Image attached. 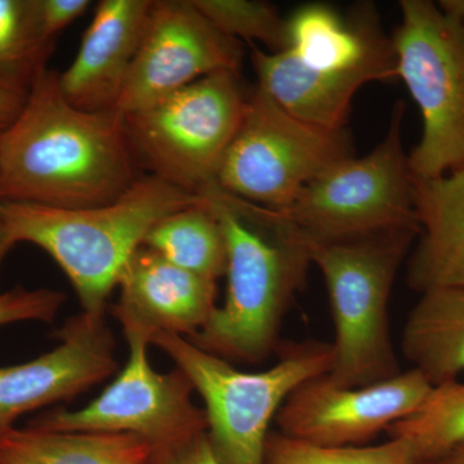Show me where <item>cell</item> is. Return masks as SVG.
I'll list each match as a JSON object with an SVG mask.
<instances>
[{"label": "cell", "mask_w": 464, "mask_h": 464, "mask_svg": "<svg viewBox=\"0 0 464 464\" xmlns=\"http://www.w3.org/2000/svg\"><path fill=\"white\" fill-rule=\"evenodd\" d=\"M14 246H16V243L12 239L5 218L0 215V268H2L3 262Z\"/></svg>", "instance_id": "cell-30"}, {"label": "cell", "mask_w": 464, "mask_h": 464, "mask_svg": "<svg viewBox=\"0 0 464 464\" xmlns=\"http://www.w3.org/2000/svg\"><path fill=\"white\" fill-rule=\"evenodd\" d=\"M198 195L224 231L228 288L225 304L188 340L231 364H259L276 347L284 316L306 284L310 246L279 212L232 197L217 183Z\"/></svg>", "instance_id": "cell-2"}, {"label": "cell", "mask_w": 464, "mask_h": 464, "mask_svg": "<svg viewBox=\"0 0 464 464\" xmlns=\"http://www.w3.org/2000/svg\"><path fill=\"white\" fill-rule=\"evenodd\" d=\"M431 382L417 369L362 387H340L328 374L293 391L276 415L283 435L326 445H365L411 417L429 398Z\"/></svg>", "instance_id": "cell-12"}, {"label": "cell", "mask_w": 464, "mask_h": 464, "mask_svg": "<svg viewBox=\"0 0 464 464\" xmlns=\"http://www.w3.org/2000/svg\"><path fill=\"white\" fill-rule=\"evenodd\" d=\"M90 0H36L43 33L52 41L90 8Z\"/></svg>", "instance_id": "cell-27"}, {"label": "cell", "mask_w": 464, "mask_h": 464, "mask_svg": "<svg viewBox=\"0 0 464 464\" xmlns=\"http://www.w3.org/2000/svg\"><path fill=\"white\" fill-rule=\"evenodd\" d=\"M289 51L302 65L328 74H362L372 81L396 76L392 41L362 5L350 20L331 5H307L286 18Z\"/></svg>", "instance_id": "cell-16"}, {"label": "cell", "mask_w": 464, "mask_h": 464, "mask_svg": "<svg viewBox=\"0 0 464 464\" xmlns=\"http://www.w3.org/2000/svg\"><path fill=\"white\" fill-rule=\"evenodd\" d=\"M237 78L215 72L124 115L137 163L191 194L216 183L248 100Z\"/></svg>", "instance_id": "cell-7"}, {"label": "cell", "mask_w": 464, "mask_h": 464, "mask_svg": "<svg viewBox=\"0 0 464 464\" xmlns=\"http://www.w3.org/2000/svg\"><path fill=\"white\" fill-rule=\"evenodd\" d=\"M420 235L408 261L415 292L464 286V166L432 179L414 177Z\"/></svg>", "instance_id": "cell-17"}, {"label": "cell", "mask_w": 464, "mask_h": 464, "mask_svg": "<svg viewBox=\"0 0 464 464\" xmlns=\"http://www.w3.org/2000/svg\"><path fill=\"white\" fill-rule=\"evenodd\" d=\"M124 335L127 364L99 398L78 411H45L29 424L52 431L130 433L152 450L207 433L206 411L192 402L190 380L179 368L166 374L155 372L149 362V342L139 334Z\"/></svg>", "instance_id": "cell-10"}, {"label": "cell", "mask_w": 464, "mask_h": 464, "mask_svg": "<svg viewBox=\"0 0 464 464\" xmlns=\"http://www.w3.org/2000/svg\"><path fill=\"white\" fill-rule=\"evenodd\" d=\"M54 44L43 33L36 0H0V82L29 91L48 70Z\"/></svg>", "instance_id": "cell-23"}, {"label": "cell", "mask_w": 464, "mask_h": 464, "mask_svg": "<svg viewBox=\"0 0 464 464\" xmlns=\"http://www.w3.org/2000/svg\"><path fill=\"white\" fill-rule=\"evenodd\" d=\"M65 301L66 295L60 290L16 286L0 293V326L20 322L52 323Z\"/></svg>", "instance_id": "cell-26"}, {"label": "cell", "mask_w": 464, "mask_h": 464, "mask_svg": "<svg viewBox=\"0 0 464 464\" xmlns=\"http://www.w3.org/2000/svg\"><path fill=\"white\" fill-rule=\"evenodd\" d=\"M149 464H221L210 447L207 433L182 444L152 450Z\"/></svg>", "instance_id": "cell-28"}, {"label": "cell", "mask_w": 464, "mask_h": 464, "mask_svg": "<svg viewBox=\"0 0 464 464\" xmlns=\"http://www.w3.org/2000/svg\"><path fill=\"white\" fill-rule=\"evenodd\" d=\"M200 201L199 195L146 174L105 206L57 209L0 203V215L14 243L39 246L63 268L82 311L105 314L121 271L149 232L166 217Z\"/></svg>", "instance_id": "cell-3"}, {"label": "cell", "mask_w": 464, "mask_h": 464, "mask_svg": "<svg viewBox=\"0 0 464 464\" xmlns=\"http://www.w3.org/2000/svg\"><path fill=\"white\" fill-rule=\"evenodd\" d=\"M29 91L0 82V136L14 124L25 106Z\"/></svg>", "instance_id": "cell-29"}, {"label": "cell", "mask_w": 464, "mask_h": 464, "mask_svg": "<svg viewBox=\"0 0 464 464\" xmlns=\"http://www.w3.org/2000/svg\"><path fill=\"white\" fill-rule=\"evenodd\" d=\"M152 449L130 433L12 429L0 436V464H149Z\"/></svg>", "instance_id": "cell-20"}, {"label": "cell", "mask_w": 464, "mask_h": 464, "mask_svg": "<svg viewBox=\"0 0 464 464\" xmlns=\"http://www.w3.org/2000/svg\"><path fill=\"white\" fill-rule=\"evenodd\" d=\"M265 464H420L399 439L378 445L326 447L271 432Z\"/></svg>", "instance_id": "cell-24"}, {"label": "cell", "mask_w": 464, "mask_h": 464, "mask_svg": "<svg viewBox=\"0 0 464 464\" xmlns=\"http://www.w3.org/2000/svg\"><path fill=\"white\" fill-rule=\"evenodd\" d=\"M252 47L258 88L293 118L328 130H344L356 92L372 81L362 74H328L308 69L289 51L266 52Z\"/></svg>", "instance_id": "cell-18"}, {"label": "cell", "mask_w": 464, "mask_h": 464, "mask_svg": "<svg viewBox=\"0 0 464 464\" xmlns=\"http://www.w3.org/2000/svg\"><path fill=\"white\" fill-rule=\"evenodd\" d=\"M56 348L24 364L0 366V436L21 415L69 401L118 371L105 314L82 311L57 332Z\"/></svg>", "instance_id": "cell-13"}, {"label": "cell", "mask_w": 464, "mask_h": 464, "mask_svg": "<svg viewBox=\"0 0 464 464\" xmlns=\"http://www.w3.org/2000/svg\"><path fill=\"white\" fill-rule=\"evenodd\" d=\"M392 41L396 76L422 115V137L409 154L417 179L464 166V23L430 0H402Z\"/></svg>", "instance_id": "cell-8"}, {"label": "cell", "mask_w": 464, "mask_h": 464, "mask_svg": "<svg viewBox=\"0 0 464 464\" xmlns=\"http://www.w3.org/2000/svg\"><path fill=\"white\" fill-rule=\"evenodd\" d=\"M152 0H102L58 85L84 111L115 110L139 52Z\"/></svg>", "instance_id": "cell-15"}, {"label": "cell", "mask_w": 464, "mask_h": 464, "mask_svg": "<svg viewBox=\"0 0 464 464\" xmlns=\"http://www.w3.org/2000/svg\"><path fill=\"white\" fill-rule=\"evenodd\" d=\"M225 35L244 39L249 44L261 43L268 52L285 51L288 47L286 18L274 5L257 0H192Z\"/></svg>", "instance_id": "cell-25"}, {"label": "cell", "mask_w": 464, "mask_h": 464, "mask_svg": "<svg viewBox=\"0 0 464 464\" xmlns=\"http://www.w3.org/2000/svg\"><path fill=\"white\" fill-rule=\"evenodd\" d=\"M351 157L344 130L328 132L304 123L257 87L246 100L216 183L232 197L283 210L308 183Z\"/></svg>", "instance_id": "cell-9"}, {"label": "cell", "mask_w": 464, "mask_h": 464, "mask_svg": "<svg viewBox=\"0 0 464 464\" xmlns=\"http://www.w3.org/2000/svg\"><path fill=\"white\" fill-rule=\"evenodd\" d=\"M204 401L208 440L221 464H265L270 424L290 393L304 382L331 373L332 343L310 341L286 347L266 371H239L188 338L158 333L151 338Z\"/></svg>", "instance_id": "cell-5"}, {"label": "cell", "mask_w": 464, "mask_h": 464, "mask_svg": "<svg viewBox=\"0 0 464 464\" xmlns=\"http://www.w3.org/2000/svg\"><path fill=\"white\" fill-rule=\"evenodd\" d=\"M427 464H464V441Z\"/></svg>", "instance_id": "cell-31"}, {"label": "cell", "mask_w": 464, "mask_h": 464, "mask_svg": "<svg viewBox=\"0 0 464 464\" xmlns=\"http://www.w3.org/2000/svg\"><path fill=\"white\" fill-rule=\"evenodd\" d=\"M112 316L124 334H139L151 344L158 333L191 338L217 308V282L170 264L142 246L127 262L118 286Z\"/></svg>", "instance_id": "cell-14"}, {"label": "cell", "mask_w": 464, "mask_h": 464, "mask_svg": "<svg viewBox=\"0 0 464 464\" xmlns=\"http://www.w3.org/2000/svg\"><path fill=\"white\" fill-rule=\"evenodd\" d=\"M420 228H398L311 246L328 289L335 338L329 380L362 387L400 373L391 340L389 302L400 266Z\"/></svg>", "instance_id": "cell-4"}, {"label": "cell", "mask_w": 464, "mask_h": 464, "mask_svg": "<svg viewBox=\"0 0 464 464\" xmlns=\"http://www.w3.org/2000/svg\"><path fill=\"white\" fill-rule=\"evenodd\" d=\"M406 362L432 386L464 373V286L422 293L401 334Z\"/></svg>", "instance_id": "cell-19"}, {"label": "cell", "mask_w": 464, "mask_h": 464, "mask_svg": "<svg viewBox=\"0 0 464 464\" xmlns=\"http://www.w3.org/2000/svg\"><path fill=\"white\" fill-rule=\"evenodd\" d=\"M405 102L399 101L383 141L362 158L351 157L308 183L276 210L308 246L398 228H420L414 176L402 142Z\"/></svg>", "instance_id": "cell-6"}, {"label": "cell", "mask_w": 464, "mask_h": 464, "mask_svg": "<svg viewBox=\"0 0 464 464\" xmlns=\"http://www.w3.org/2000/svg\"><path fill=\"white\" fill-rule=\"evenodd\" d=\"M124 115L67 102L45 70L0 136V203L85 209L112 203L140 179Z\"/></svg>", "instance_id": "cell-1"}, {"label": "cell", "mask_w": 464, "mask_h": 464, "mask_svg": "<svg viewBox=\"0 0 464 464\" xmlns=\"http://www.w3.org/2000/svg\"><path fill=\"white\" fill-rule=\"evenodd\" d=\"M243 48L192 0H152L141 44L116 105L121 115L215 72H239Z\"/></svg>", "instance_id": "cell-11"}, {"label": "cell", "mask_w": 464, "mask_h": 464, "mask_svg": "<svg viewBox=\"0 0 464 464\" xmlns=\"http://www.w3.org/2000/svg\"><path fill=\"white\" fill-rule=\"evenodd\" d=\"M143 246L204 279L217 282L226 275L227 248L224 231L203 198L199 204L161 219L149 232Z\"/></svg>", "instance_id": "cell-21"}, {"label": "cell", "mask_w": 464, "mask_h": 464, "mask_svg": "<svg viewBox=\"0 0 464 464\" xmlns=\"http://www.w3.org/2000/svg\"><path fill=\"white\" fill-rule=\"evenodd\" d=\"M386 432L390 439L404 441L420 464L441 457L464 441V383L453 381L433 386L414 414Z\"/></svg>", "instance_id": "cell-22"}]
</instances>
